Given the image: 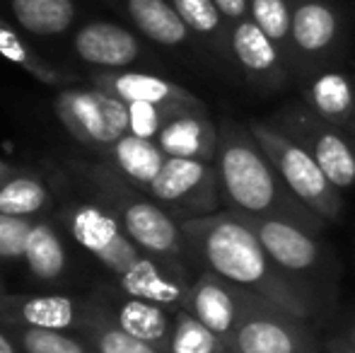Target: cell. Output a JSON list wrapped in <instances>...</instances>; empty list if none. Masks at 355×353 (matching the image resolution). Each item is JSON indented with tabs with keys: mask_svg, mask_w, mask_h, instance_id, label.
<instances>
[{
	"mask_svg": "<svg viewBox=\"0 0 355 353\" xmlns=\"http://www.w3.org/2000/svg\"><path fill=\"white\" fill-rule=\"evenodd\" d=\"M215 167H218L225 211L288 221L314 235H322L324 227L329 225L290 191L247 123H237L232 119H225L220 123Z\"/></svg>",
	"mask_w": 355,
	"mask_h": 353,
	"instance_id": "7a4b0ae2",
	"label": "cell"
},
{
	"mask_svg": "<svg viewBox=\"0 0 355 353\" xmlns=\"http://www.w3.org/2000/svg\"><path fill=\"white\" fill-rule=\"evenodd\" d=\"M302 104L322 121L341 128L353 138L355 128V78L341 68H324L302 89Z\"/></svg>",
	"mask_w": 355,
	"mask_h": 353,
	"instance_id": "ac0fdd59",
	"label": "cell"
},
{
	"mask_svg": "<svg viewBox=\"0 0 355 353\" xmlns=\"http://www.w3.org/2000/svg\"><path fill=\"white\" fill-rule=\"evenodd\" d=\"M341 39V15L327 0L293 3V61L317 63Z\"/></svg>",
	"mask_w": 355,
	"mask_h": 353,
	"instance_id": "e0dca14e",
	"label": "cell"
},
{
	"mask_svg": "<svg viewBox=\"0 0 355 353\" xmlns=\"http://www.w3.org/2000/svg\"><path fill=\"white\" fill-rule=\"evenodd\" d=\"M252 300L254 295L230 286L227 281L218 278L211 271H203L191 283V288H189L187 307L184 310L191 312L213 334L225 339V344L230 349V339H232L234 329L242 322L244 312H247Z\"/></svg>",
	"mask_w": 355,
	"mask_h": 353,
	"instance_id": "30bf717a",
	"label": "cell"
},
{
	"mask_svg": "<svg viewBox=\"0 0 355 353\" xmlns=\"http://www.w3.org/2000/svg\"><path fill=\"white\" fill-rule=\"evenodd\" d=\"M58 221L63 230L78 242L87 255H92L109 273L123 276L143 252L123 232L119 218L102 201H71L58 208Z\"/></svg>",
	"mask_w": 355,
	"mask_h": 353,
	"instance_id": "8992f818",
	"label": "cell"
},
{
	"mask_svg": "<svg viewBox=\"0 0 355 353\" xmlns=\"http://www.w3.org/2000/svg\"><path fill=\"white\" fill-rule=\"evenodd\" d=\"M10 17L34 37H61L78 22L75 0H8Z\"/></svg>",
	"mask_w": 355,
	"mask_h": 353,
	"instance_id": "cb8c5ba5",
	"label": "cell"
},
{
	"mask_svg": "<svg viewBox=\"0 0 355 353\" xmlns=\"http://www.w3.org/2000/svg\"><path fill=\"white\" fill-rule=\"evenodd\" d=\"M271 123L288 133L317 160L324 175L334 182V187L341 191L355 187V141L348 133L322 121L302 102L281 109Z\"/></svg>",
	"mask_w": 355,
	"mask_h": 353,
	"instance_id": "ba28073f",
	"label": "cell"
},
{
	"mask_svg": "<svg viewBox=\"0 0 355 353\" xmlns=\"http://www.w3.org/2000/svg\"><path fill=\"white\" fill-rule=\"evenodd\" d=\"M87 177L97 184L99 201L114 211L123 232L143 255L167 264L184 266L189 259L184 245L182 225L169 211L148 196L143 189L133 187L107 162L85 167Z\"/></svg>",
	"mask_w": 355,
	"mask_h": 353,
	"instance_id": "3957f363",
	"label": "cell"
},
{
	"mask_svg": "<svg viewBox=\"0 0 355 353\" xmlns=\"http://www.w3.org/2000/svg\"><path fill=\"white\" fill-rule=\"evenodd\" d=\"M107 312L123 332H128L136 339L148 341V344L157 346V349L167 353L169 336H172V327H174V317L169 315L167 307L123 295L121 300L114 302V310Z\"/></svg>",
	"mask_w": 355,
	"mask_h": 353,
	"instance_id": "44dd1931",
	"label": "cell"
},
{
	"mask_svg": "<svg viewBox=\"0 0 355 353\" xmlns=\"http://www.w3.org/2000/svg\"><path fill=\"white\" fill-rule=\"evenodd\" d=\"M213 3L218 5V10L223 12L225 22L230 27L249 17V0H213Z\"/></svg>",
	"mask_w": 355,
	"mask_h": 353,
	"instance_id": "836d02e7",
	"label": "cell"
},
{
	"mask_svg": "<svg viewBox=\"0 0 355 353\" xmlns=\"http://www.w3.org/2000/svg\"><path fill=\"white\" fill-rule=\"evenodd\" d=\"M116 281L123 295L155 302V305H162L174 312L187 307L189 288H191L184 266L167 264V261L153 259L148 255H143Z\"/></svg>",
	"mask_w": 355,
	"mask_h": 353,
	"instance_id": "2e32d148",
	"label": "cell"
},
{
	"mask_svg": "<svg viewBox=\"0 0 355 353\" xmlns=\"http://www.w3.org/2000/svg\"><path fill=\"white\" fill-rule=\"evenodd\" d=\"M247 128L268 160L276 165L278 175L288 184V189L322 221L338 223L343 216V196L341 189L324 175L312 155L300 143H295L288 133L276 128L271 121H247Z\"/></svg>",
	"mask_w": 355,
	"mask_h": 353,
	"instance_id": "277c9868",
	"label": "cell"
},
{
	"mask_svg": "<svg viewBox=\"0 0 355 353\" xmlns=\"http://www.w3.org/2000/svg\"><path fill=\"white\" fill-rule=\"evenodd\" d=\"M223 351H230L225 339L213 334L189 310L174 312V327H172V336H169L167 353H223Z\"/></svg>",
	"mask_w": 355,
	"mask_h": 353,
	"instance_id": "f1b7e54d",
	"label": "cell"
},
{
	"mask_svg": "<svg viewBox=\"0 0 355 353\" xmlns=\"http://www.w3.org/2000/svg\"><path fill=\"white\" fill-rule=\"evenodd\" d=\"M92 87H99L109 92L112 97L121 102H150L162 104V107H182L196 109V112H208L206 104L189 92L187 87L167 80V78L153 76V73L141 71H99L92 76Z\"/></svg>",
	"mask_w": 355,
	"mask_h": 353,
	"instance_id": "5bb4252c",
	"label": "cell"
},
{
	"mask_svg": "<svg viewBox=\"0 0 355 353\" xmlns=\"http://www.w3.org/2000/svg\"><path fill=\"white\" fill-rule=\"evenodd\" d=\"M174 10L191 34H198L208 42H220L227 46V32L230 24L225 22L223 12L213 0H172Z\"/></svg>",
	"mask_w": 355,
	"mask_h": 353,
	"instance_id": "f546056e",
	"label": "cell"
},
{
	"mask_svg": "<svg viewBox=\"0 0 355 353\" xmlns=\"http://www.w3.org/2000/svg\"><path fill=\"white\" fill-rule=\"evenodd\" d=\"M15 170H17V167H12V165H8V162H3V160H0V187H3V184H5V179H8L10 175H12Z\"/></svg>",
	"mask_w": 355,
	"mask_h": 353,
	"instance_id": "e575fe53",
	"label": "cell"
},
{
	"mask_svg": "<svg viewBox=\"0 0 355 353\" xmlns=\"http://www.w3.org/2000/svg\"><path fill=\"white\" fill-rule=\"evenodd\" d=\"M51 206V189L37 172L15 170L0 187V213L17 218H44Z\"/></svg>",
	"mask_w": 355,
	"mask_h": 353,
	"instance_id": "d4e9b609",
	"label": "cell"
},
{
	"mask_svg": "<svg viewBox=\"0 0 355 353\" xmlns=\"http://www.w3.org/2000/svg\"><path fill=\"white\" fill-rule=\"evenodd\" d=\"M73 51L80 61L102 71H126L143 56L141 39L131 29L104 19L85 22L80 29H75Z\"/></svg>",
	"mask_w": 355,
	"mask_h": 353,
	"instance_id": "4fadbf2b",
	"label": "cell"
},
{
	"mask_svg": "<svg viewBox=\"0 0 355 353\" xmlns=\"http://www.w3.org/2000/svg\"><path fill=\"white\" fill-rule=\"evenodd\" d=\"M17 334L24 353H87L83 344L66 332L32 329V327H10Z\"/></svg>",
	"mask_w": 355,
	"mask_h": 353,
	"instance_id": "1f68e13d",
	"label": "cell"
},
{
	"mask_svg": "<svg viewBox=\"0 0 355 353\" xmlns=\"http://www.w3.org/2000/svg\"><path fill=\"white\" fill-rule=\"evenodd\" d=\"M39 221V218H37ZM34 218H17L0 213V261H22Z\"/></svg>",
	"mask_w": 355,
	"mask_h": 353,
	"instance_id": "d6a6232c",
	"label": "cell"
},
{
	"mask_svg": "<svg viewBox=\"0 0 355 353\" xmlns=\"http://www.w3.org/2000/svg\"><path fill=\"white\" fill-rule=\"evenodd\" d=\"M242 216V213H239ZM257 237L261 240L263 250L273 261L290 276H302L314 271L322 264L324 247L319 235L304 230L288 221H273V218H254L244 216Z\"/></svg>",
	"mask_w": 355,
	"mask_h": 353,
	"instance_id": "7c38bea8",
	"label": "cell"
},
{
	"mask_svg": "<svg viewBox=\"0 0 355 353\" xmlns=\"http://www.w3.org/2000/svg\"><path fill=\"white\" fill-rule=\"evenodd\" d=\"M89 307L78 298L61 293H39V295H3L0 298V320L8 327H32V329L66 332L85 327Z\"/></svg>",
	"mask_w": 355,
	"mask_h": 353,
	"instance_id": "8fae6325",
	"label": "cell"
},
{
	"mask_svg": "<svg viewBox=\"0 0 355 353\" xmlns=\"http://www.w3.org/2000/svg\"><path fill=\"white\" fill-rule=\"evenodd\" d=\"M227 51L257 85H283L288 78V58L249 17L230 27Z\"/></svg>",
	"mask_w": 355,
	"mask_h": 353,
	"instance_id": "9a60e30c",
	"label": "cell"
},
{
	"mask_svg": "<svg viewBox=\"0 0 355 353\" xmlns=\"http://www.w3.org/2000/svg\"><path fill=\"white\" fill-rule=\"evenodd\" d=\"M293 3L295 0H249V19L293 63Z\"/></svg>",
	"mask_w": 355,
	"mask_h": 353,
	"instance_id": "4316f807",
	"label": "cell"
},
{
	"mask_svg": "<svg viewBox=\"0 0 355 353\" xmlns=\"http://www.w3.org/2000/svg\"><path fill=\"white\" fill-rule=\"evenodd\" d=\"M341 344L346 346V349L351 351V353H355V325L351 327V329H348L346 339H341Z\"/></svg>",
	"mask_w": 355,
	"mask_h": 353,
	"instance_id": "d590c367",
	"label": "cell"
},
{
	"mask_svg": "<svg viewBox=\"0 0 355 353\" xmlns=\"http://www.w3.org/2000/svg\"><path fill=\"white\" fill-rule=\"evenodd\" d=\"M223 353H234V351H223Z\"/></svg>",
	"mask_w": 355,
	"mask_h": 353,
	"instance_id": "60d3db41",
	"label": "cell"
},
{
	"mask_svg": "<svg viewBox=\"0 0 355 353\" xmlns=\"http://www.w3.org/2000/svg\"><path fill=\"white\" fill-rule=\"evenodd\" d=\"M145 193L179 223L225 211L215 162L167 157L162 172L145 189Z\"/></svg>",
	"mask_w": 355,
	"mask_h": 353,
	"instance_id": "52a82bcc",
	"label": "cell"
},
{
	"mask_svg": "<svg viewBox=\"0 0 355 353\" xmlns=\"http://www.w3.org/2000/svg\"><path fill=\"white\" fill-rule=\"evenodd\" d=\"M24 266L42 283H56L68 271V250L51 218H39L24 247Z\"/></svg>",
	"mask_w": 355,
	"mask_h": 353,
	"instance_id": "7402d4cb",
	"label": "cell"
},
{
	"mask_svg": "<svg viewBox=\"0 0 355 353\" xmlns=\"http://www.w3.org/2000/svg\"><path fill=\"white\" fill-rule=\"evenodd\" d=\"M182 225L187 255L230 286L268 302L297 320H307L314 305L295 276L285 273L263 250L247 218L234 211L189 218Z\"/></svg>",
	"mask_w": 355,
	"mask_h": 353,
	"instance_id": "6da1fadb",
	"label": "cell"
},
{
	"mask_svg": "<svg viewBox=\"0 0 355 353\" xmlns=\"http://www.w3.org/2000/svg\"><path fill=\"white\" fill-rule=\"evenodd\" d=\"M107 165L114 167L123 179L133 184L138 189H148L155 182V177L162 172L167 155L162 153V148L155 141H143L136 136H123L121 141H116L107 153Z\"/></svg>",
	"mask_w": 355,
	"mask_h": 353,
	"instance_id": "603a6c76",
	"label": "cell"
},
{
	"mask_svg": "<svg viewBox=\"0 0 355 353\" xmlns=\"http://www.w3.org/2000/svg\"><path fill=\"white\" fill-rule=\"evenodd\" d=\"M85 327L92 334L97 353H164L157 346L123 332L104 307H89V317L85 322Z\"/></svg>",
	"mask_w": 355,
	"mask_h": 353,
	"instance_id": "83f0119b",
	"label": "cell"
},
{
	"mask_svg": "<svg viewBox=\"0 0 355 353\" xmlns=\"http://www.w3.org/2000/svg\"><path fill=\"white\" fill-rule=\"evenodd\" d=\"M234 353H312V334L302 320L254 298L230 339Z\"/></svg>",
	"mask_w": 355,
	"mask_h": 353,
	"instance_id": "9c48e42d",
	"label": "cell"
},
{
	"mask_svg": "<svg viewBox=\"0 0 355 353\" xmlns=\"http://www.w3.org/2000/svg\"><path fill=\"white\" fill-rule=\"evenodd\" d=\"M353 141H355V128H353Z\"/></svg>",
	"mask_w": 355,
	"mask_h": 353,
	"instance_id": "ab89813d",
	"label": "cell"
},
{
	"mask_svg": "<svg viewBox=\"0 0 355 353\" xmlns=\"http://www.w3.org/2000/svg\"><path fill=\"white\" fill-rule=\"evenodd\" d=\"M123 10L148 42L172 49L191 39V32L174 10L172 0H123Z\"/></svg>",
	"mask_w": 355,
	"mask_h": 353,
	"instance_id": "ffe728a7",
	"label": "cell"
},
{
	"mask_svg": "<svg viewBox=\"0 0 355 353\" xmlns=\"http://www.w3.org/2000/svg\"><path fill=\"white\" fill-rule=\"evenodd\" d=\"M331 353H351V351H348L346 346L341 344V341H334V344H331Z\"/></svg>",
	"mask_w": 355,
	"mask_h": 353,
	"instance_id": "74e56055",
	"label": "cell"
},
{
	"mask_svg": "<svg viewBox=\"0 0 355 353\" xmlns=\"http://www.w3.org/2000/svg\"><path fill=\"white\" fill-rule=\"evenodd\" d=\"M128 104V133L143 141H157L159 131L172 121L174 117L184 112H196V109L182 107H162V104L150 102H126Z\"/></svg>",
	"mask_w": 355,
	"mask_h": 353,
	"instance_id": "4dcf8cb0",
	"label": "cell"
},
{
	"mask_svg": "<svg viewBox=\"0 0 355 353\" xmlns=\"http://www.w3.org/2000/svg\"><path fill=\"white\" fill-rule=\"evenodd\" d=\"M5 295V291H3V281H0V298H3Z\"/></svg>",
	"mask_w": 355,
	"mask_h": 353,
	"instance_id": "f35d334b",
	"label": "cell"
},
{
	"mask_svg": "<svg viewBox=\"0 0 355 353\" xmlns=\"http://www.w3.org/2000/svg\"><path fill=\"white\" fill-rule=\"evenodd\" d=\"M0 56L17 63L19 68H24L29 76H34L39 83H44V85L61 87V85H68V83H75V76L51 66L49 61H44V58L29 46L27 39H24L5 17H0Z\"/></svg>",
	"mask_w": 355,
	"mask_h": 353,
	"instance_id": "484cf974",
	"label": "cell"
},
{
	"mask_svg": "<svg viewBox=\"0 0 355 353\" xmlns=\"http://www.w3.org/2000/svg\"><path fill=\"white\" fill-rule=\"evenodd\" d=\"M0 353H15V346H12V341L8 339V336L0 332Z\"/></svg>",
	"mask_w": 355,
	"mask_h": 353,
	"instance_id": "8d00e7d4",
	"label": "cell"
},
{
	"mask_svg": "<svg viewBox=\"0 0 355 353\" xmlns=\"http://www.w3.org/2000/svg\"><path fill=\"white\" fill-rule=\"evenodd\" d=\"M157 143L167 157L215 162L220 146V126L208 112H184L159 131Z\"/></svg>",
	"mask_w": 355,
	"mask_h": 353,
	"instance_id": "d6986e66",
	"label": "cell"
},
{
	"mask_svg": "<svg viewBox=\"0 0 355 353\" xmlns=\"http://www.w3.org/2000/svg\"><path fill=\"white\" fill-rule=\"evenodd\" d=\"M53 114L68 136L99 153L128 136V104L99 87H63L53 97Z\"/></svg>",
	"mask_w": 355,
	"mask_h": 353,
	"instance_id": "5b68a950",
	"label": "cell"
}]
</instances>
